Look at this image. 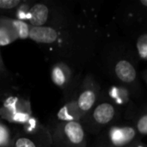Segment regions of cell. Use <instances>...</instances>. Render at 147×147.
I'll list each match as a JSON object with an SVG mask.
<instances>
[{"label":"cell","mask_w":147,"mask_h":147,"mask_svg":"<svg viewBox=\"0 0 147 147\" xmlns=\"http://www.w3.org/2000/svg\"><path fill=\"white\" fill-rule=\"evenodd\" d=\"M28 36L38 43H52L58 37L57 32L49 27H33Z\"/></svg>","instance_id":"6da1fadb"},{"label":"cell","mask_w":147,"mask_h":147,"mask_svg":"<svg viewBox=\"0 0 147 147\" xmlns=\"http://www.w3.org/2000/svg\"><path fill=\"white\" fill-rule=\"evenodd\" d=\"M29 15L30 23L34 27H41L47 20L48 8L44 4H35L31 8Z\"/></svg>","instance_id":"7a4b0ae2"},{"label":"cell","mask_w":147,"mask_h":147,"mask_svg":"<svg viewBox=\"0 0 147 147\" xmlns=\"http://www.w3.org/2000/svg\"><path fill=\"white\" fill-rule=\"evenodd\" d=\"M115 73L121 80L126 83H131L136 78L135 69L126 60H121L117 63L115 66Z\"/></svg>","instance_id":"3957f363"},{"label":"cell","mask_w":147,"mask_h":147,"mask_svg":"<svg viewBox=\"0 0 147 147\" xmlns=\"http://www.w3.org/2000/svg\"><path fill=\"white\" fill-rule=\"evenodd\" d=\"M135 135V131L132 127L116 128L112 132V141L115 146H122L131 141Z\"/></svg>","instance_id":"277c9868"},{"label":"cell","mask_w":147,"mask_h":147,"mask_svg":"<svg viewBox=\"0 0 147 147\" xmlns=\"http://www.w3.org/2000/svg\"><path fill=\"white\" fill-rule=\"evenodd\" d=\"M115 115V110L112 105L109 103H102L99 105L94 111L95 120L101 124H106L109 122Z\"/></svg>","instance_id":"5b68a950"},{"label":"cell","mask_w":147,"mask_h":147,"mask_svg":"<svg viewBox=\"0 0 147 147\" xmlns=\"http://www.w3.org/2000/svg\"><path fill=\"white\" fill-rule=\"evenodd\" d=\"M65 132L70 141L74 144H79L84 139V130L78 122L71 121L67 123L65 127Z\"/></svg>","instance_id":"8992f818"},{"label":"cell","mask_w":147,"mask_h":147,"mask_svg":"<svg viewBox=\"0 0 147 147\" xmlns=\"http://www.w3.org/2000/svg\"><path fill=\"white\" fill-rule=\"evenodd\" d=\"M96 100V96L91 90H86L82 93L78 99V106L82 110H89L93 106Z\"/></svg>","instance_id":"52a82bcc"},{"label":"cell","mask_w":147,"mask_h":147,"mask_svg":"<svg viewBox=\"0 0 147 147\" xmlns=\"http://www.w3.org/2000/svg\"><path fill=\"white\" fill-rule=\"evenodd\" d=\"M14 26L17 29L18 36L21 39H26V38L28 37L29 29H28V26L27 25V23H25L22 21H15L14 22Z\"/></svg>","instance_id":"ba28073f"},{"label":"cell","mask_w":147,"mask_h":147,"mask_svg":"<svg viewBox=\"0 0 147 147\" xmlns=\"http://www.w3.org/2000/svg\"><path fill=\"white\" fill-rule=\"evenodd\" d=\"M137 47L139 53L141 58L146 59L147 57V35L143 34L141 35L137 42Z\"/></svg>","instance_id":"9c48e42d"},{"label":"cell","mask_w":147,"mask_h":147,"mask_svg":"<svg viewBox=\"0 0 147 147\" xmlns=\"http://www.w3.org/2000/svg\"><path fill=\"white\" fill-rule=\"evenodd\" d=\"M52 78H53V81L54 82V84L56 85H59V86L62 85L65 83V75H64L63 71L59 67H56V68L53 69Z\"/></svg>","instance_id":"30bf717a"},{"label":"cell","mask_w":147,"mask_h":147,"mask_svg":"<svg viewBox=\"0 0 147 147\" xmlns=\"http://www.w3.org/2000/svg\"><path fill=\"white\" fill-rule=\"evenodd\" d=\"M20 3V0H0V8L12 9Z\"/></svg>","instance_id":"8fae6325"},{"label":"cell","mask_w":147,"mask_h":147,"mask_svg":"<svg viewBox=\"0 0 147 147\" xmlns=\"http://www.w3.org/2000/svg\"><path fill=\"white\" fill-rule=\"evenodd\" d=\"M11 42L8 33L4 29H0V46H6Z\"/></svg>","instance_id":"7c38bea8"},{"label":"cell","mask_w":147,"mask_h":147,"mask_svg":"<svg viewBox=\"0 0 147 147\" xmlns=\"http://www.w3.org/2000/svg\"><path fill=\"white\" fill-rule=\"evenodd\" d=\"M138 129L142 134H147V116H143L138 123Z\"/></svg>","instance_id":"4fadbf2b"},{"label":"cell","mask_w":147,"mask_h":147,"mask_svg":"<svg viewBox=\"0 0 147 147\" xmlns=\"http://www.w3.org/2000/svg\"><path fill=\"white\" fill-rule=\"evenodd\" d=\"M16 147H35V146L30 140L22 138V139H19L16 141Z\"/></svg>","instance_id":"5bb4252c"},{"label":"cell","mask_w":147,"mask_h":147,"mask_svg":"<svg viewBox=\"0 0 147 147\" xmlns=\"http://www.w3.org/2000/svg\"><path fill=\"white\" fill-rule=\"evenodd\" d=\"M58 117L60 120H64V121H71V120H72V116L69 115L68 113H67V108L66 107H64V108H62L60 109V111L58 114Z\"/></svg>","instance_id":"9a60e30c"},{"label":"cell","mask_w":147,"mask_h":147,"mask_svg":"<svg viewBox=\"0 0 147 147\" xmlns=\"http://www.w3.org/2000/svg\"><path fill=\"white\" fill-rule=\"evenodd\" d=\"M7 139H8L7 132L5 131L4 127H3L0 126V145L5 143V141L7 140Z\"/></svg>","instance_id":"2e32d148"},{"label":"cell","mask_w":147,"mask_h":147,"mask_svg":"<svg viewBox=\"0 0 147 147\" xmlns=\"http://www.w3.org/2000/svg\"><path fill=\"white\" fill-rule=\"evenodd\" d=\"M141 3L144 6H146L147 5V0H141Z\"/></svg>","instance_id":"e0dca14e"}]
</instances>
